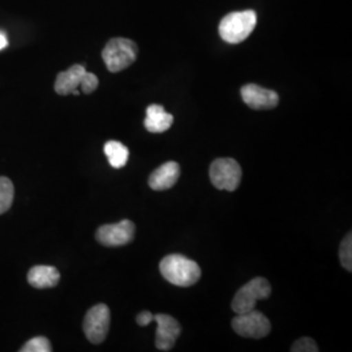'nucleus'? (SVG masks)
<instances>
[{
    "label": "nucleus",
    "instance_id": "f257e3e1",
    "mask_svg": "<svg viewBox=\"0 0 352 352\" xmlns=\"http://www.w3.org/2000/svg\"><path fill=\"white\" fill-rule=\"evenodd\" d=\"M160 270L167 282L179 287H190L201 278L199 264L182 254L166 256L160 264Z\"/></svg>",
    "mask_w": 352,
    "mask_h": 352
},
{
    "label": "nucleus",
    "instance_id": "f03ea898",
    "mask_svg": "<svg viewBox=\"0 0 352 352\" xmlns=\"http://www.w3.org/2000/svg\"><path fill=\"white\" fill-rule=\"evenodd\" d=\"M138 45L126 38H113L102 51V58L107 69L113 74L131 67L138 59Z\"/></svg>",
    "mask_w": 352,
    "mask_h": 352
},
{
    "label": "nucleus",
    "instance_id": "7ed1b4c3",
    "mask_svg": "<svg viewBox=\"0 0 352 352\" xmlns=\"http://www.w3.org/2000/svg\"><path fill=\"white\" fill-rule=\"evenodd\" d=\"M257 23L254 11L232 12L225 16L219 23V36L231 45H236L251 36Z\"/></svg>",
    "mask_w": 352,
    "mask_h": 352
},
{
    "label": "nucleus",
    "instance_id": "20e7f679",
    "mask_svg": "<svg viewBox=\"0 0 352 352\" xmlns=\"http://www.w3.org/2000/svg\"><path fill=\"white\" fill-rule=\"evenodd\" d=\"M272 294V286L265 278H253L235 294L231 308L236 315L256 309L258 300H265Z\"/></svg>",
    "mask_w": 352,
    "mask_h": 352
},
{
    "label": "nucleus",
    "instance_id": "39448f33",
    "mask_svg": "<svg viewBox=\"0 0 352 352\" xmlns=\"http://www.w3.org/2000/svg\"><path fill=\"white\" fill-rule=\"evenodd\" d=\"M209 175L215 188L234 192L239 187L241 167L232 158H218L210 164Z\"/></svg>",
    "mask_w": 352,
    "mask_h": 352
},
{
    "label": "nucleus",
    "instance_id": "423d86ee",
    "mask_svg": "<svg viewBox=\"0 0 352 352\" xmlns=\"http://www.w3.org/2000/svg\"><path fill=\"white\" fill-rule=\"evenodd\" d=\"M231 325L240 337L253 340L264 338L272 329L270 321L266 318V316L256 309L236 316L231 321Z\"/></svg>",
    "mask_w": 352,
    "mask_h": 352
},
{
    "label": "nucleus",
    "instance_id": "0eeeda50",
    "mask_svg": "<svg viewBox=\"0 0 352 352\" xmlns=\"http://www.w3.org/2000/svg\"><path fill=\"white\" fill-rule=\"evenodd\" d=\"M110 309L106 304H97L89 309L82 329L91 343L98 344L106 340L110 329Z\"/></svg>",
    "mask_w": 352,
    "mask_h": 352
},
{
    "label": "nucleus",
    "instance_id": "6e6552de",
    "mask_svg": "<svg viewBox=\"0 0 352 352\" xmlns=\"http://www.w3.org/2000/svg\"><path fill=\"white\" fill-rule=\"evenodd\" d=\"M136 227L132 221L123 219L113 225H103L96 232V239L104 247H122L135 238Z\"/></svg>",
    "mask_w": 352,
    "mask_h": 352
},
{
    "label": "nucleus",
    "instance_id": "1a4fd4ad",
    "mask_svg": "<svg viewBox=\"0 0 352 352\" xmlns=\"http://www.w3.org/2000/svg\"><path fill=\"white\" fill-rule=\"evenodd\" d=\"M241 98L253 110H272L279 103V97L274 90L258 87L256 84H247L241 90Z\"/></svg>",
    "mask_w": 352,
    "mask_h": 352
},
{
    "label": "nucleus",
    "instance_id": "9d476101",
    "mask_svg": "<svg viewBox=\"0 0 352 352\" xmlns=\"http://www.w3.org/2000/svg\"><path fill=\"white\" fill-rule=\"evenodd\" d=\"M154 321L157 322L155 330V347L161 351L173 350L177 337L182 333L180 324L171 316L155 315Z\"/></svg>",
    "mask_w": 352,
    "mask_h": 352
},
{
    "label": "nucleus",
    "instance_id": "9b49d317",
    "mask_svg": "<svg viewBox=\"0 0 352 352\" xmlns=\"http://www.w3.org/2000/svg\"><path fill=\"white\" fill-rule=\"evenodd\" d=\"M87 69L84 65L75 64L69 69L60 72L56 81H55V91L59 96H68V94H80V85L82 81V77L85 75Z\"/></svg>",
    "mask_w": 352,
    "mask_h": 352
},
{
    "label": "nucleus",
    "instance_id": "f8f14e48",
    "mask_svg": "<svg viewBox=\"0 0 352 352\" xmlns=\"http://www.w3.org/2000/svg\"><path fill=\"white\" fill-rule=\"evenodd\" d=\"M180 176V166L176 162H166L160 166L149 177V187L153 190L173 188Z\"/></svg>",
    "mask_w": 352,
    "mask_h": 352
},
{
    "label": "nucleus",
    "instance_id": "ddd939ff",
    "mask_svg": "<svg viewBox=\"0 0 352 352\" xmlns=\"http://www.w3.org/2000/svg\"><path fill=\"white\" fill-rule=\"evenodd\" d=\"M60 280V273L56 267L49 265L33 266L28 273V282L36 289L55 287Z\"/></svg>",
    "mask_w": 352,
    "mask_h": 352
},
{
    "label": "nucleus",
    "instance_id": "4468645a",
    "mask_svg": "<svg viewBox=\"0 0 352 352\" xmlns=\"http://www.w3.org/2000/svg\"><path fill=\"white\" fill-rule=\"evenodd\" d=\"M174 123V116L164 111L161 104H151L146 109V118L144 126L151 133H162L170 129Z\"/></svg>",
    "mask_w": 352,
    "mask_h": 352
},
{
    "label": "nucleus",
    "instance_id": "2eb2a0df",
    "mask_svg": "<svg viewBox=\"0 0 352 352\" xmlns=\"http://www.w3.org/2000/svg\"><path fill=\"white\" fill-rule=\"evenodd\" d=\"M104 154L109 160V164L113 168H122L126 166L129 158V151L126 145L119 141H109L104 144Z\"/></svg>",
    "mask_w": 352,
    "mask_h": 352
},
{
    "label": "nucleus",
    "instance_id": "dca6fc26",
    "mask_svg": "<svg viewBox=\"0 0 352 352\" xmlns=\"http://www.w3.org/2000/svg\"><path fill=\"white\" fill-rule=\"evenodd\" d=\"M14 197L13 183L6 176H0V214L8 212L12 206Z\"/></svg>",
    "mask_w": 352,
    "mask_h": 352
},
{
    "label": "nucleus",
    "instance_id": "f3484780",
    "mask_svg": "<svg viewBox=\"0 0 352 352\" xmlns=\"http://www.w3.org/2000/svg\"><path fill=\"white\" fill-rule=\"evenodd\" d=\"M21 352H50L52 351L50 340L46 337H36L28 340L25 344L20 349Z\"/></svg>",
    "mask_w": 352,
    "mask_h": 352
},
{
    "label": "nucleus",
    "instance_id": "a211bd4d",
    "mask_svg": "<svg viewBox=\"0 0 352 352\" xmlns=\"http://www.w3.org/2000/svg\"><path fill=\"white\" fill-rule=\"evenodd\" d=\"M340 258L342 266L351 272L352 270V236L349 234L340 244Z\"/></svg>",
    "mask_w": 352,
    "mask_h": 352
},
{
    "label": "nucleus",
    "instance_id": "6ab92c4d",
    "mask_svg": "<svg viewBox=\"0 0 352 352\" xmlns=\"http://www.w3.org/2000/svg\"><path fill=\"white\" fill-rule=\"evenodd\" d=\"M291 351L292 352H317L318 351V347L316 344L315 340L312 338H308V337H304L300 338L299 340H296L292 347H291Z\"/></svg>",
    "mask_w": 352,
    "mask_h": 352
},
{
    "label": "nucleus",
    "instance_id": "aec40b11",
    "mask_svg": "<svg viewBox=\"0 0 352 352\" xmlns=\"http://www.w3.org/2000/svg\"><path fill=\"white\" fill-rule=\"evenodd\" d=\"M98 84H100V80H98L97 76L94 75V74H90V72H85V75L82 77L80 89H81L82 93L90 94L94 90H97Z\"/></svg>",
    "mask_w": 352,
    "mask_h": 352
},
{
    "label": "nucleus",
    "instance_id": "412c9836",
    "mask_svg": "<svg viewBox=\"0 0 352 352\" xmlns=\"http://www.w3.org/2000/svg\"><path fill=\"white\" fill-rule=\"evenodd\" d=\"M151 321H154V316L151 315L149 311H144L136 317V322L140 327H148Z\"/></svg>",
    "mask_w": 352,
    "mask_h": 352
},
{
    "label": "nucleus",
    "instance_id": "4be33fe9",
    "mask_svg": "<svg viewBox=\"0 0 352 352\" xmlns=\"http://www.w3.org/2000/svg\"><path fill=\"white\" fill-rule=\"evenodd\" d=\"M8 46V39H7V36L4 34V33H1L0 32V51L3 50V49H6Z\"/></svg>",
    "mask_w": 352,
    "mask_h": 352
}]
</instances>
